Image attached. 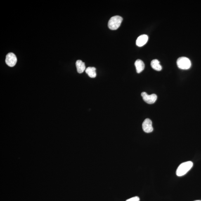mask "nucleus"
Returning <instances> with one entry per match:
<instances>
[{"label": "nucleus", "instance_id": "f257e3e1", "mask_svg": "<svg viewBox=\"0 0 201 201\" xmlns=\"http://www.w3.org/2000/svg\"><path fill=\"white\" fill-rule=\"evenodd\" d=\"M193 166V163L188 161L183 163L180 165L176 171V174L178 176H184L189 171Z\"/></svg>", "mask_w": 201, "mask_h": 201}, {"label": "nucleus", "instance_id": "f03ea898", "mask_svg": "<svg viewBox=\"0 0 201 201\" xmlns=\"http://www.w3.org/2000/svg\"><path fill=\"white\" fill-rule=\"evenodd\" d=\"M123 21V18L119 16L112 17L109 20L108 27L111 30H116L120 26Z\"/></svg>", "mask_w": 201, "mask_h": 201}, {"label": "nucleus", "instance_id": "7ed1b4c3", "mask_svg": "<svg viewBox=\"0 0 201 201\" xmlns=\"http://www.w3.org/2000/svg\"><path fill=\"white\" fill-rule=\"evenodd\" d=\"M177 66L179 68L183 70H187L191 66V62L189 59L186 57H180L176 62Z\"/></svg>", "mask_w": 201, "mask_h": 201}, {"label": "nucleus", "instance_id": "20e7f679", "mask_svg": "<svg viewBox=\"0 0 201 201\" xmlns=\"http://www.w3.org/2000/svg\"><path fill=\"white\" fill-rule=\"evenodd\" d=\"M17 58L14 54L9 53L7 55L6 59V63L9 66H14L17 63Z\"/></svg>", "mask_w": 201, "mask_h": 201}, {"label": "nucleus", "instance_id": "39448f33", "mask_svg": "<svg viewBox=\"0 0 201 201\" xmlns=\"http://www.w3.org/2000/svg\"><path fill=\"white\" fill-rule=\"evenodd\" d=\"M141 96L145 102L148 104H152L155 103L157 99V96L155 94L149 95L146 93L143 92Z\"/></svg>", "mask_w": 201, "mask_h": 201}, {"label": "nucleus", "instance_id": "423d86ee", "mask_svg": "<svg viewBox=\"0 0 201 201\" xmlns=\"http://www.w3.org/2000/svg\"><path fill=\"white\" fill-rule=\"evenodd\" d=\"M152 124V121L150 119H146L142 123V129L143 131L146 133L152 132L153 131Z\"/></svg>", "mask_w": 201, "mask_h": 201}, {"label": "nucleus", "instance_id": "0eeeda50", "mask_svg": "<svg viewBox=\"0 0 201 201\" xmlns=\"http://www.w3.org/2000/svg\"><path fill=\"white\" fill-rule=\"evenodd\" d=\"M148 40V36L145 34L142 35L138 38L136 41V44L138 47L143 46L146 44Z\"/></svg>", "mask_w": 201, "mask_h": 201}, {"label": "nucleus", "instance_id": "6e6552de", "mask_svg": "<svg viewBox=\"0 0 201 201\" xmlns=\"http://www.w3.org/2000/svg\"><path fill=\"white\" fill-rule=\"evenodd\" d=\"M135 65L136 69L137 72L138 74L142 72L145 68V64L144 62L140 59L136 60L135 62Z\"/></svg>", "mask_w": 201, "mask_h": 201}, {"label": "nucleus", "instance_id": "1a4fd4ad", "mask_svg": "<svg viewBox=\"0 0 201 201\" xmlns=\"http://www.w3.org/2000/svg\"><path fill=\"white\" fill-rule=\"evenodd\" d=\"M76 67L78 73L79 74L82 73L86 70L85 65L84 62L82 60H78L76 63Z\"/></svg>", "mask_w": 201, "mask_h": 201}, {"label": "nucleus", "instance_id": "9d476101", "mask_svg": "<svg viewBox=\"0 0 201 201\" xmlns=\"http://www.w3.org/2000/svg\"><path fill=\"white\" fill-rule=\"evenodd\" d=\"M151 66L152 68L156 70L159 71L162 70V67L160 65V62L157 59L152 60L151 62Z\"/></svg>", "mask_w": 201, "mask_h": 201}, {"label": "nucleus", "instance_id": "9b49d317", "mask_svg": "<svg viewBox=\"0 0 201 201\" xmlns=\"http://www.w3.org/2000/svg\"><path fill=\"white\" fill-rule=\"evenodd\" d=\"M85 72L90 78H94L96 77V68L94 67H88L86 69Z\"/></svg>", "mask_w": 201, "mask_h": 201}, {"label": "nucleus", "instance_id": "f8f14e48", "mask_svg": "<svg viewBox=\"0 0 201 201\" xmlns=\"http://www.w3.org/2000/svg\"><path fill=\"white\" fill-rule=\"evenodd\" d=\"M126 201H140V199L138 197L136 196L128 199Z\"/></svg>", "mask_w": 201, "mask_h": 201}, {"label": "nucleus", "instance_id": "ddd939ff", "mask_svg": "<svg viewBox=\"0 0 201 201\" xmlns=\"http://www.w3.org/2000/svg\"><path fill=\"white\" fill-rule=\"evenodd\" d=\"M201 201L200 200H196V201Z\"/></svg>", "mask_w": 201, "mask_h": 201}]
</instances>
